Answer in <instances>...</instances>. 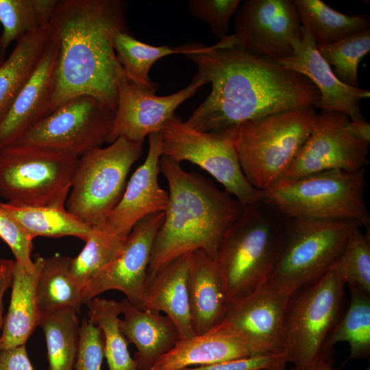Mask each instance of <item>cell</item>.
I'll list each match as a JSON object with an SVG mask.
<instances>
[{
	"instance_id": "obj_1",
	"label": "cell",
	"mask_w": 370,
	"mask_h": 370,
	"mask_svg": "<svg viewBox=\"0 0 370 370\" xmlns=\"http://www.w3.org/2000/svg\"><path fill=\"white\" fill-rule=\"evenodd\" d=\"M212 90L184 123L201 132H217L288 109L315 106L318 89L302 74L252 54L234 34L186 56Z\"/></svg>"
},
{
	"instance_id": "obj_2",
	"label": "cell",
	"mask_w": 370,
	"mask_h": 370,
	"mask_svg": "<svg viewBox=\"0 0 370 370\" xmlns=\"http://www.w3.org/2000/svg\"><path fill=\"white\" fill-rule=\"evenodd\" d=\"M127 8L121 0H58L49 22L58 42L50 113L79 95L116 111L123 70L112 38L116 30L127 32Z\"/></svg>"
},
{
	"instance_id": "obj_3",
	"label": "cell",
	"mask_w": 370,
	"mask_h": 370,
	"mask_svg": "<svg viewBox=\"0 0 370 370\" xmlns=\"http://www.w3.org/2000/svg\"><path fill=\"white\" fill-rule=\"evenodd\" d=\"M159 164L168 184L169 201L152 246L147 278L195 250H203L214 260L223 234L244 208L210 180L184 171L170 158L162 156Z\"/></svg>"
},
{
	"instance_id": "obj_4",
	"label": "cell",
	"mask_w": 370,
	"mask_h": 370,
	"mask_svg": "<svg viewBox=\"0 0 370 370\" xmlns=\"http://www.w3.org/2000/svg\"><path fill=\"white\" fill-rule=\"evenodd\" d=\"M284 219L262 202L244 206L223 234L214 258L229 303L269 282L282 238Z\"/></svg>"
},
{
	"instance_id": "obj_5",
	"label": "cell",
	"mask_w": 370,
	"mask_h": 370,
	"mask_svg": "<svg viewBox=\"0 0 370 370\" xmlns=\"http://www.w3.org/2000/svg\"><path fill=\"white\" fill-rule=\"evenodd\" d=\"M317 115L312 106L298 107L231 127L242 171L254 188L267 190L283 178Z\"/></svg>"
},
{
	"instance_id": "obj_6",
	"label": "cell",
	"mask_w": 370,
	"mask_h": 370,
	"mask_svg": "<svg viewBox=\"0 0 370 370\" xmlns=\"http://www.w3.org/2000/svg\"><path fill=\"white\" fill-rule=\"evenodd\" d=\"M365 185V169L326 171L281 181L261 191L260 202L284 219L351 220L369 228Z\"/></svg>"
},
{
	"instance_id": "obj_7",
	"label": "cell",
	"mask_w": 370,
	"mask_h": 370,
	"mask_svg": "<svg viewBox=\"0 0 370 370\" xmlns=\"http://www.w3.org/2000/svg\"><path fill=\"white\" fill-rule=\"evenodd\" d=\"M345 284L334 266L291 297L284 317L286 362L306 370L325 356L324 344L340 318Z\"/></svg>"
},
{
	"instance_id": "obj_8",
	"label": "cell",
	"mask_w": 370,
	"mask_h": 370,
	"mask_svg": "<svg viewBox=\"0 0 370 370\" xmlns=\"http://www.w3.org/2000/svg\"><path fill=\"white\" fill-rule=\"evenodd\" d=\"M143 143L119 137L78 158L65 207L90 227L101 226L119 202Z\"/></svg>"
},
{
	"instance_id": "obj_9",
	"label": "cell",
	"mask_w": 370,
	"mask_h": 370,
	"mask_svg": "<svg viewBox=\"0 0 370 370\" xmlns=\"http://www.w3.org/2000/svg\"><path fill=\"white\" fill-rule=\"evenodd\" d=\"M78 158L18 143L0 151V197L24 206H64Z\"/></svg>"
},
{
	"instance_id": "obj_10",
	"label": "cell",
	"mask_w": 370,
	"mask_h": 370,
	"mask_svg": "<svg viewBox=\"0 0 370 370\" xmlns=\"http://www.w3.org/2000/svg\"><path fill=\"white\" fill-rule=\"evenodd\" d=\"M351 220L284 219L278 260L269 282L294 293L327 273L351 232Z\"/></svg>"
},
{
	"instance_id": "obj_11",
	"label": "cell",
	"mask_w": 370,
	"mask_h": 370,
	"mask_svg": "<svg viewBox=\"0 0 370 370\" xmlns=\"http://www.w3.org/2000/svg\"><path fill=\"white\" fill-rule=\"evenodd\" d=\"M162 156L180 164L188 161L210 174L243 206L260 202L261 191L244 175L236 151L231 128L201 132L174 116L160 130Z\"/></svg>"
},
{
	"instance_id": "obj_12",
	"label": "cell",
	"mask_w": 370,
	"mask_h": 370,
	"mask_svg": "<svg viewBox=\"0 0 370 370\" xmlns=\"http://www.w3.org/2000/svg\"><path fill=\"white\" fill-rule=\"evenodd\" d=\"M115 112L90 95L73 97L22 138L29 144L79 158L107 143Z\"/></svg>"
},
{
	"instance_id": "obj_13",
	"label": "cell",
	"mask_w": 370,
	"mask_h": 370,
	"mask_svg": "<svg viewBox=\"0 0 370 370\" xmlns=\"http://www.w3.org/2000/svg\"><path fill=\"white\" fill-rule=\"evenodd\" d=\"M350 121L340 112L322 110L317 114L309 136L280 182L326 171L363 169L369 162V143L352 131Z\"/></svg>"
},
{
	"instance_id": "obj_14",
	"label": "cell",
	"mask_w": 370,
	"mask_h": 370,
	"mask_svg": "<svg viewBox=\"0 0 370 370\" xmlns=\"http://www.w3.org/2000/svg\"><path fill=\"white\" fill-rule=\"evenodd\" d=\"M293 294L269 282L230 304L217 327L236 336L250 356L284 354V317Z\"/></svg>"
},
{
	"instance_id": "obj_15",
	"label": "cell",
	"mask_w": 370,
	"mask_h": 370,
	"mask_svg": "<svg viewBox=\"0 0 370 370\" xmlns=\"http://www.w3.org/2000/svg\"><path fill=\"white\" fill-rule=\"evenodd\" d=\"M301 28L292 1L247 0L236 12L234 36L245 51L278 62L293 53Z\"/></svg>"
},
{
	"instance_id": "obj_16",
	"label": "cell",
	"mask_w": 370,
	"mask_h": 370,
	"mask_svg": "<svg viewBox=\"0 0 370 370\" xmlns=\"http://www.w3.org/2000/svg\"><path fill=\"white\" fill-rule=\"evenodd\" d=\"M206 84L207 82L196 73L183 89L172 95L157 96V88L138 84L126 77L123 72L118 82L116 108L107 143L119 137L143 143L147 136L160 132L175 116L177 107Z\"/></svg>"
},
{
	"instance_id": "obj_17",
	"label": "cell",
	"mask_w": 370,
	"mask_h": 370,
	"mask_svg": "<svg viewBox=\"0 0 370 370\" xmlns=\"http://www.w3.org/2000/svg\"><path fill=\"white\" fill-rule=\"evenodd\" d=\"M164 212H157L139 221L127 236L116 256L84 288L87 304L101 293L116 290L137 308L147 280V269L156 235Z\"/></svg>"
},
{
	"instance_id": "obj_18",
	"label": "cell",
	"mask_w": 370,
	"mask_h": 370,
	"mask_svg": "<svg viewBox=\"0 0 370 370\" xmlns=\"http://www.w3.org/2000/svg\"><path fill=\"white\" fill-rule=\"evenodd\" d=\"M161 157L160 132H154L149 135L147 158L132 175L119 202L101 227L111 234L126 237L139 221L165 211L169 193L158 181Z\"/></svg>"
},
{
	"instance_id": "obj_19",
	"label": "cell",
	"mask_w": 370,
	"mask_h": 370,
	"mask_svg": "<svg viewBox=\"0 0 370 370\" xmlns=\"http://www.w3.org/2000/svg\"><path fill=\"white\" fill-rule=\"evenodd\" d=\"M57 56L58 42L51 32L37 67L0 122V151L20 143L31 128L50 113Z\"/></svg>"
},
{
	"instance_id": "obj_20",
	"label": "cell",
	"mask_w": 370,
	"mask_h": 370,
	"mask_svg": "<svg viewBox=\"0 0 370 370\" xmlns=\"http://www.w3.org/2000/svg\"><path fill=\"white\" fill-rule=\"evenodd\" d=\"M301 34V38L293 45V53L278 63L302 74L312 82L320 94L315 107L323 111L343 112L352 121H365L360 101L370 97L369 90L341 82L321 56L314 40L303 27Z\"/></svg>"
},
{
	"instance_id": "obj_21",
	"label": "cell",
	"mask_w": 370,
	"mask_h": 370,
	"mask_svg": "<svg viewBox=\"0 0 370 370\" xmlns=\"http://www.w3.org/2000/svg\"><path fill=\"white\" fill-rule=\"evenodd\" d=\"M120 302V330L128 343L136 347L134 360L137 370H151L158 360L181 338L173 321L160 312L134 306L127 299Z\"/></svg>"
},
{
	"instance_id": "obj_22",
	"label": "cell",
	"mask_w": 370,
	"mask_h": 370,
	"mask_svg": "<svg viewBox=\"0 0 370 370\" xmlns=\"http://www.w3.org/2000/svg\"><path fill=\"white\" fill-rule=\"evenodd\" d=\"M187 287L193 330L205 334L222 322L229 303L215 261L203 250L190 253Z\"/></svg>"
},
{
	"instance_id": "obj_23",
	"label": "cell",
	"mask_w": 370,
	"mask_h": 370,
	"mask_svg": "<svg viewBox=\"0 0 370 370\" xmlns=\"http://www.w3.org/2000/svg\"><path fill=\"white\" fill-rule=\"evenodd\" d=\"M190 253L185 254L147 278L138 308L163 312L175 324L181 338L195 336L188 297Z\"/></svg>"
},
{
	"instance_id": "obj_24",
	"label": "cell",
	"mask_w": 370,
	"mask_h": 370,
	"mask_svg": "<svg viewBox=\"0 0 370 370\" xmlns=\"http://www.w3.org/2000/svg\"><path fill=\"white\" fill-rule=\"evenodd\" d=\"M44 258L37 256L32 269L15 261L10 301L0 334V351L25 345L38 326L40 315L37 284Z\"/></svg>"
},
{
	"instance_id": "obj_25",
	"label": "cell",
	"mask_w": 370,
	"mask_h": 370,
	"mask_svg": "<svg viewBox=\"0 0 370 370\" xmlns=\"http://www.w3.org/2000/svg\"><path fill=\"white\" fill-rule=\"evenodd\" d=\"M251 356L234 335L218 327L189 338H180L151 370H180Z\"/></svg>"
},
{
	"instance_id": "obj_26",
	"label": "cell",
	"mask_w": 370,
	"mask_h": 370,
	"mask_svg": "<svg viewBox=\"0 0 370 370\" xmlns=\"http://www.w3.org/2000/svg\"><path fill=\"white\" fill-rule=\"evenodd\" d=\"M51 36L49 23L17 40L9 56L0 62V122L37 67Z\"/></svg>"
},
{
	"instance_id": "obj_27",
	"label": "cell",
	"mask_w": 370,
	"mask_h": 370,
	"mask_svg": "<svg viewBox=\"0 0 370 370\" xmlns=\"http://www.w3.org/2000/svg\"><path fill=\"white\" fill-rule=\"evenodd\" d=\"M0 208L32 241L38 236H75L85 241L92 229L69 212L65 206H24L0 202Z\"/></svg>"
},
{
	"instance_id": "obj_28",
	"label": "cell",
	"mask_w": 370,
	"mask_h": 370,
	"mask_svg": "<svg viewBox=\"0 0 370 370\" xmlns=\"http://www.w3.org/2000/svg\"><path fill=\"white\" fill-rule=\"evenodd\" d=\"M303 28L317 45L336 42L370 29L367 15H347L321 0H293Z\"/></svg>"
},
{
	"instance_id": "obj_29",
	"label": "cell",
	"mask_w": 370,
	"mask_h": 370,
	"mask_svg": "<svg viewBox=\"0 0 370 370\" xmlns=\"http://www.w3.org/2000/svg\"><path fill=\"white\" fill-rule=\"evenodd\" d=\"M113 47L124 75L141 86L157 88L158 84L149 77L152 65L159 59L171 54L186 56L204 51L207 46L199 43H188L178 47L153 46L144 43L130 35L128 32L116 30L113 34Z\"/></svg>"
},
{
	"instance_id": "obj_30",
	"label": "cell",
	"mask_w": 370,
	"mask_h": 370,
	"mask_svg": "<svg viewBox=\"0 0 370 370\" xmlns=\"http://www.w3.org/2000/svg\"><path fill=\"white\" fill-rule=\"evenodd\" d=\"M38 326L45 336L46 370H74L80 327L77 313L70 308L40 312Z\"/></svg>"
},
{
	"instance_id": "obj_31",
	"label": "cell",
	"mask_w": 370,
	"mask_h": 370,
	"mask_svg": "<svg viewBox=\"0 0 370 370\" xmlns=\"http://www.w3.org/2000/svg\"><path fill=\"white\" fill-rule=\"evenodd\" d=\"M71 258L59 254L44 258L37 284L40 312L70 308L80 312L83 291L71 274Z\"/></svg>"
},
{
	"instance_id": "obj_32",
	"label": "cell",
	"mask_w": 370,
	"mask_h": 370,
	"mask_svg": "<svg viewBox=\"0 0 370 370\" xmlns=\"http://www.w3.org/2000/svg\"><path fill=\"white\" fill-rule=\"evenodd\" d=\"M349 289L350 299L348 308L329 334L324 344V354L331 357V349L336 343L347 342L349 354L345 361L354 358L369 359V295L352 286H349Z\"/></svg>"
},
{
	"instance_id": "obj_33",
	"label": "cell",
	"mask_w": 370,
	"mask_h": 370,
	"mask_svg": "<svg viewBox=\"0 0 370 370\" xmlns=\"http://www.w3.org/2000/svg\"><path fill=\"white\" fill-rule=\"evenodd\" d=\"M58 0H0V62L13 41L49 25Z\"/></svg>"
},
{
	"instance_id": "obj_34",
	"label": "cell",
	"mask_w": 370,
	"mask_h": 370,
	"mask_svg": "<svg viewBox=\"0 0 370 370\" xmlns=\"http://www.w3.org/2000/svg\"><path fill=\"white\" fill-rule=\"evenodd\" d=\"M87 305L88 320L102 333L104 357L109 370H137L127 349L128 343L119 328L120 302L96 297Z\"/></svg>"
},
{
	"instance_id": "obj_35",
	"label": "cell",
	"mask_w": 370,
	"mask_h": 370,
	"mask_svg": "<svg viewBox=\"0 0 370 370\" xmlns=\"http://www.w3.org/2000/svg\"><path fill=\"white\" fill-rule=\"evenodd\" d=\"M126 237L111 234L101 226L92 227L84 248L77 256L71 258L70 262L71 274L82 291L116 256Z\"/></svg>"
},
{
	"instance_id": "obj_36",
	"label": "cell",
	"mask_w": 370,
	"mask_h": 370,
	"mask_svg": "<svg viewBox=\"0 0 370 370\" xmlns=\"http://www.w3.org/2000/svg\"><path fill=\"white\" fill-rule=\"evenodd\" d=\"M317 49L341 82L359 88L358 67L370 51V29L334 42L317 45Z\"/></svg>"
},
{
	"instance_id": "obj_37",
	"label": "cell",
	"mask_w": 370,
	"mask_h": 370,
	"mask_svg": "<svg viewBox=\"0 0 370 370\" xmlns=\"http://www.w3.org/2000/svg\"><path fill=\"white\" fill-rule=\"evenodd\" d=\"M361 227L351 232L333 266L345 284L369 295L370 245Z\"/></svg>"
},
{
	"instance_id": "obj_38",
	"label": "cell",
	"mask_w": 370,
	"mask_h": 370,
	"mask_svg": "<svg viewBox=\"0 0 370 370\" xmlns=\"http://www.w3.org/2000/svg\"><path fill=\"white\" fill-rule=\"evenodd\" d=\"M239 3V0H190L188 10L193 16L208 23L213 35L221 40L226 36L230 18Z\"/></svg>"
},
{
	"instance_id": "obj_39",
	"label": "cell",
	"mask_w": 370,
	"mask_h": 370,
	"mask_svg": "<svg viewBox=\"0 0 370 370\" xmlns=\"http://www.w3.org/2000/svg\"><path fill=\"white\" fill-rule=\"evenodd\" d=\"M104 358L103 339L98 326L85 317L79 327L75 370H101Z\"/></svg>"
},
{
	"instance_id": "obj_40",
	"label": "cell",
	"mask_w": 370,
	"mask_h": 370,
	"mask_svg": "<svg viewBox=\"0 0 370 370\" xmlns=\"http://www.w3.org/2000/svg\"><path fill=\"white\" fill-rule=\"evenodd\" d=\"M0 238L10 247L16 262L21 263L28 269H34V261L32 259V240L1 208Z\"/></svg>"
},
{
	"instance_id": "obj_41",
	"label": "cell",
	"mask_w": 370,
	"mask_h": 370,
	"mask_svg": "<svg viewBox=\"0 0 370 370\" xmlns=\"http://www.w3.org/2000/svg\"><path fill=\"white\" fill-rule=\"evenodd\" d=\"M286 363L285 355L278 354L251 356L180 370H285Z\"/></svg>"
},
{
	"instance_id": "obj_42",
	"label": "cell",
	"mask_w": 370,
	"mask_h": 370,
	"mask_svg": "<svg viewBox=\"0 0 370 370\" xmlns=\"http://www.w3.org/2000/svg\"><path fill=\"white\" fill-rule=\"evenodd\" d=\"M0 370H35L25 345L0 351Z\"/></svg>"
},
{
	"instance_id": "obj_43",
	"label": "cell",
	"mask_w": 370,
	"mask_h": 370,
	"mask_svg": "<svg viewBox=\"0 0 370 370\" xmlns=\"http://www.w3.org/2000/svg\"><path fill=\"white\" fill-rule=\"evenodd\" d=\"M15 260L0 259V332L3 322V299L5 293L11 286Z\"/></svg>"
},
{
	"instance_id": "obj_44",
	"label": "cell",
	"mask_w": 370,
	"mask_h": 370,
	"mask_svg": "<svg viewBox=\"0 0 370 370\" xmlns=\"http://www.w3.org/2000/svg\"><path fill=\"white\" fill-rule=\"evenodd\" d=\"M352 131L362 140L370 143V124L365 121H352L349 123Z\"/></svg>"
},
{
	"instance_id": "obj_45",
	"label": "cell",
	"mask_w": 370,
	"mask_h": 370,
	"mask_svg": "<svg viewBox=\"0 0 370 370\" xmlns=\"http://www.w3.org/2000/svg\"><path fill=\"white\" fill-rule=\"evenodd\" d=\"M334 360L332 357L322 358L314 362L309 368L306 370H341V367L335 368ZM287 370H298L295 367H291Z\"/></svg>"
},
{
	"instance_id": "obj_46",
	"label": "cell",
	"mask_w": 370,
	"mask_h": 370,
	"mask_svg": "<svg viewBox=\"0 0 370 370\" xmlns=\"http://www.w3.org/2000/svg\"><path fill=\"white\" fill-rule=\"evenodd\" d=\"M364 370H370V367H366Z\"/></svg>"
}]
</instances>
